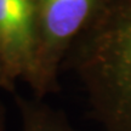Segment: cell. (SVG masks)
I'll use <instances>...</instances> for the list:
<instances>
[{
  "mask_svg": "<svg viewBox=\"0 0 131 131\" xmlns=\"http://www.w3.org/2000/svg\"><path fill=\"white\" fill-rule=\"evenodd\" d=\"M102 131H131V0H101L62 63Z\"/></svg>",
  "mask_w": 131,
  "mask_h": 131,
  "instance_id": "obj_1",
  "label": "cell"
},
{
  "mask_svg": "<svg viewBox=\"0 0 131 131\" xmlns=\"http://www.w3.org/2000/svg\"><path fill=\"white\" fill-rule=\"evenodd\" d=\"M35 11V64L30 86L37 97L55 90L72 44L97 11L101 0H33Z\"/></svg>",
  "mask_w": 131,
  "mask_h": 131,
  "instance_id": "obj_2",
  "label": "cell"
},
{
  "mask_svg": "<svg viewBox=\"0 0 131 131\" xmlns=\"http://www.w3.org/2000/svg\"><path fill=\"white\" fill-rule=\"evenodd\" d=\"M33 0H0V62L5 75L32 84L35 64Z\"/></svg>",
  "mask_w": 131,
  "mask_h": 131,
  "instance_id": "obj_3",
  "label": "cell"
},
{
  "mask_svg": "<svg viewBox=\"0 0 131 131\" xmlns=\"http://www.w3.org/2000/svg\"><path fill=\"white\" fill-rule=\"evenodd\" d=\"M22 125L19 131H78L64 114L41 101V97L21 101Z\"/></svg>",
  "mask_w": 131,
  "mask_h": 131,
  "instance_id": "obj_4",
  "label": "cell"
},
{
  "mask_svg": "<svg viewBox=\"0 0 131 131\" xmlns=\"http://www.w3.org/2000/svg\"><path fill=\"white\" fill-rule=\"evenodd\" d=\"M0 68H1V70L4 72V68H3V64H1V62H0ZM4 74H5V72H4Z\"/></svg>",
  "mask_w": 131,
  "mask_h": 131,
  "instance_id": "obj_5",
  "label": "cell"
}]
</instances>
